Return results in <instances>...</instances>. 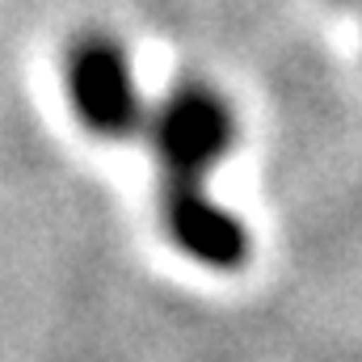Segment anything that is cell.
Returning a JSON list of instances; mask_svg holds the SVG:
<instances>
[{
    "label": "cell",
    "mask_w": 362,
    "mask_h": 362,
    "mask_svg": "<svg viewBox=\"0 0 362 362\" xmlns=\"http://www.w3.org/2000/svg\"><path fill=\"white\" fill-rule=\"evenodd\" d=\"M232 110L211 85H181L152 118V144L160 160V219L185 257L211 270H240L249 257V232L236 215L215 206L202 189L211 165L232 148Z\"/></svg>",
    "instance_id": "1"
},
{
    "label": "cell",
    "mask_w": 362,
    "mask_h": 362,
    "mask_svg": "<svg viewBox=\"0 0 362 362\" xmlns=\"http://www.w3.org/2000/svg\"><path fill=\"white\" fill-rule=\"evenodd\" d=\"M64 81L76 118L97 139H127L144 122L139 89L127 64V51L110 34H85L68 47Z\"/></svg>",
    "instance_id": "2"
}]
</instances>
